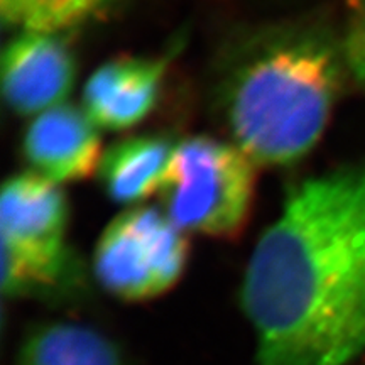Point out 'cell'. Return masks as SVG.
<instances>
[{"mask_svg":"<svg viewBox=\"0 0 365 365\" xmlns=\"http://www.w3.org/2000/svg\"><path fill=\"white\" fill-rule=\"evenodd\" d=\"M255 166L234 143L210 135L181 140L159 190L164 213L185 234L234 239L252 210Z\"/></svg>","mask_w":365,"mask_h":365,"instance_id":"cell-4","label":"cell"},{"mask_svg":"<svg viewBox=\"0 0 365 365\" xmlns=\"http://www.w3.org/2000/svg\"><path fill=\"white\" fill-rule=\"evenodd\" d=\"M255 365H349L365 352V164L291 191L245 269Z\"/></svg>","mask_w":365,"mask_h":365,"instance_id":"cell-1","label":"cell"},{"mask_svg":"<svg viewBox=\"0 0 365 365\" xmlns=\"http://www.w3.org/2000/svg\"><path fill=\"white\" fill-rule=\"evenodd\" d=\"M65 191L38 173L11 176L0 198L4 298H44L70 284Z\"/></svg>","mask_w":365,"mask_h":365,"instance_id":"cell-3","label":"cell"},{"mask_svg":"<svg viewBox=\"0 0 365 365\" xmlns=\"http://www.w3.org/2000/svg\"><path fill=\"white\" fill-rule=\"evenodd\" d=\"M22 153L34 173L61 186L98 173L102 137L83 108L61 103L33 118Z\"/></svg>","mask_w":365,"mask_h":365,"instance_id":"cell-7","label":"cell"},{"mask_svg":"<svg viewBox=\"0 0 365 365\" xmlns=\"http://www.w3.org/2000/svg\"><path fill=\"white\" fill-rule=\"evenodd\" d=\"M340 44L350 80L365 95V0H349Z\"/></svg>","mask_w":365,"mask_h":365,"instance_id":"cell-12","label":"cell"},{"mask_svg":"<svg viewBox=\"0 0 365 365\" xmlns=\"http://www.w3.org/2000/svg\"><path fill=\"white\" fill-rule=\"evenodd\" d=\"M17 365H124L115 341L70 322L36 327L22 341Z\"/></svg>","mask_w":365,"mask_h":365,"instance_id":"cell-10","label":"cell"},{"mask_svg":"<svg viewBox=\"0 0 365 365\" xmlns=\"http://www.w3.org/2000/svg\"><path fill=\"white\" fill-rule=\"evenodd\" d=\"M188 259V239L164 210L134 207L100 235L93 272L115 298L145 301L168 293L185 274Z\"/></svg>","mask_w":365,"mask_h":365,"instance_id":"cell-5","label":"cell"},{"mask_svg":"<svg viewBox=\"0 0 365 365\" xmlns=\"http://www.w3.org/2000/svg\"><path fill=\"white\" fill-rule=\"evenodd\" d=\"M4 100L19 115L65 103L76 78L71 49L59 34L17 33L2 51Z\"/></svg>","mask_w":365,"mask_h":365,"instance_id":"cell-6","label":"cell"},{"mask_svg":"<svg viewBox=\"0 0 365 365\" xmlns=\"http://www.w3.org/2000/svg\"><path fill=\"white\" fill-rule=\"evenodd\" d=\"M118 0H0L4 24L17 33L59 34L85 24Z\"/></svg>","mask_w":365,"mask_h":365,"instance_id":"cell-11","label":"cell"},{"mask_svg":"<svg viewBox=\"0 0 365 365\" xmlns=\"http://www.w3.org/2000/svg\"><path fill=\"white\" fill-rule=\"evenodd\" d=\"M350 78L340 36L284 24L250 38L228 66L220 107L234 144L257 166H289L322 139Z\"/></svg>","mask_w":365,"mask_h":365,"instance_id":"cell-2","label":"cell"},{"mask_svg":"<svg viewBox=\"0 0 365 365\" xmlns=\"http://www.w3.org/2000/svg\"><path fill=\"white\" fill-rule=\"evenodd\" d=\"M176 145V144H175ZM175 145L164 135H132L103 153L98 180L108 198L139 205L161 190Z\"/></svg>","mask_w":365,"mask_h":365,"instance_id":"cell-9","label":"cell"},{"mask_svg":"<svg viewBox=\"0 0 365 365\" xmlns=\"http://www.w3.org/2000/svg\"><path fill=\"white\" fill-rule=\"evenodd\" d=\"M170 59L120 56L103 63L83 88V110L98 129L127 130L144 120L161 97Z\"/></svg>","mask_w":365,"mask_h":365,"instance_id":"cell-8","label":"cell"}]
</instances>
